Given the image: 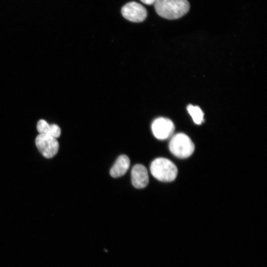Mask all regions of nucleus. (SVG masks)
Masks as SVG:
<instances>
[{
    "instance_id": "11",
    "label": "nucleus",
    "mask_w": 267,
    "mask_h": 267,
    "mask_svg": "<svg viewBox=\"0 0 267 267\" xmlns=\"http://www.w3.org/2000/svg\"><path fill=\"white\" fill-rule=\"evenodd\" d=\"M141 2L147 5L153 4L156 0H140Z\"/></svg>"
},
{
    "instance_id": "4",
    "label": "nucleus",
    "mask_w": 267,
    "mask_h": 267,
    "mask_svg": "<svg viewBox=\"0 0 267 267\" xmlns=\"http://www.w3.org/2000/svg\"><path fill=\"white\" fill-rule=\"evenodd\" d=\"M35 143L39 151L46 158L53 157L58 151V142L52 136L39 134L36 138Z\"/></svg>"
},
{
    "instance_id": "8",
    "label": "nucleus",
    "mask_w": 267,
    "mask_h": 267,
    "mask_svg": "<svg viewBox=\"0 0 267 267\" xmlns=\"http://www.w3.org/2000/svg\"><path fill=\"white\" fill-rule=\"evenodd\" d=\"M130 165V160L128 156H119L110 170L111 176L115 178L123 176L128 170Z\"/></svg>"
},
{
    "instance_id": "9",
    "label": "nucleus",
    "mask_w": 267,
    "mask_h": 267,
    "mask_svg": "<svg viewBox=\"0 0 267 267\" xmlns=\"http://www.w3.org/2000/svg\"><path fill=\"white\" fill-rule=\"evenodd\" d=\"M187 110L195 124L200 125L203 123L204 113L199 106L190 104L187 106Z\"/></svg>"
},
{
    "instance_id": "5",
    "label": "nucleus",
    "mask_w": 267,
    "mask_h": 267,
    "mask_svg": "<svg viewBox=\"0 0 267 267\" xmlns=\"http://www.w3.org/2000/svg\"><path fill=\"white\" fill-rule=\"evenodd\" d=\"M151 130L153 134L156 138L164 140L172 135L175 130V126L170 119L164 117H159L152 122Z\"/></svg>"
},
{
    "instance_id": "3",
    "label": "nucleus",
    "mask_w": 267,
    "mask_h": 267,
    "mask_svg": "<svg viewBox=\"0 0 267 267\" xmlns=\"http://www.w3.org/2000/svg\"><path fill=\"white\" fill-rule=\"evenodd\" d=\"M169 147L174 156L181 159L191 156L195 149L191 139L183 133H178L173 135L170 141Z\"/></svg>"
},
{
    "instance_id": "7",
    "label": "nucleus",
    "mask_w": 267,
    "mask_h": 267,
    "mask_svg": "<svg viewBox=\"0 0 267 267\" xmlns=\"http://www.w3.org/2000/svg\"><path fill=\"white\" fill-rule=\"evenodd\" d=\"M131 179L133 186L140 189L145 187L149 183L147 169L141 164H136L131 171Z\"/></svg>"
},
{
    "instance_id": "1",
    "label": "nucleus",
    "mask_w": 267,
    "mask_h": 267,
    "mask_svg": "<svg viewBox=\"0 0 267 267\" xmlns=\"http://www.w3.org/2000/svg\"><path fill=\"white\" fill-rule=\"evenodd\" d=\"M153 4L160 16L169 20L181 18L190 9V3L187 0H156Z\"/></svg>"
},
{
    "instance_id": "6",
    "label": "nucleus",
    "mask_w": 267,
    "mask_h": 267,
    "mask_svg": "<svg viewBox=\"0 0 267 267\" xmlns=\"http://www.w3.org/2000/svg\"><path fill=\"white\" fill-rule=\"evenodd\" d=\"M123 16L133 22H140L145 20L147 12L146 8L141 4L131 1L124 5L121 9Z\"/></svg>"
},
{
    "instance_id": "10",
    "label": "nucleus",
    "mask_w": 267,
    "mask_h": 267,
    "mask_svg": "<svg viewBox=\"0 0 267 267\" xmlns=\"http://www.w3.org/2000/svg\"><path fill=\"white\" fill-rule=\"evenodd\" d=\"M37 130L40 134H43L49 135L50 131V125L45 120H40L37 125Z\"/></svg>"
},
{
    "instance_id": "2",
    "label": "nucleus",
    "mask_w": 267,
    "mask_h": 267,
    "mask_svg": "<svg viewBox=\"0 0 267 267\" xmlns=\"http://www.w3.org/2000/svg\"><path fill=\"white\" fill-rule=\"evenodd\" d=\"M150 170L155 178L163 182L173 181L178 173L177 167L174 163L162 157L157 158L152 162Z\"/></svg>"
}]
</instances>
